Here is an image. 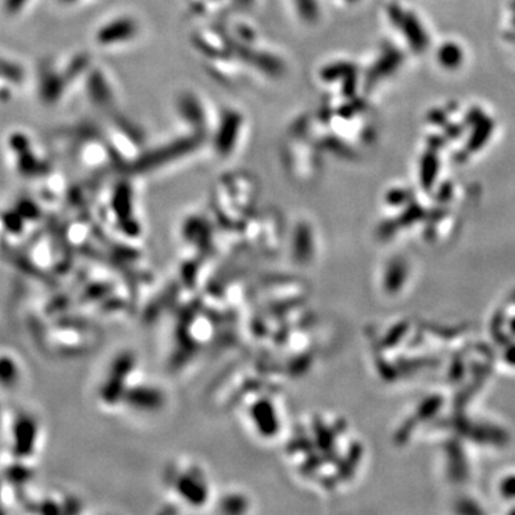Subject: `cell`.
<instances>
[{"label": "cell", "instance_id": "obj_2", "mask_svg": "<svg viewBox=\"0 0 515 515\" xmlns=\"http://www.w3.org/2000/svg\"><path fill=\"white\" fill-rule=\"evenodd\" d=\"M4 153L12 172L22 179H43L52 172V161L31 132L14 127L4 135Z\"/></svg>", "mask_w": 515, "mask_h": 515}, {"label": "cell", "instance_id": "obj_4", "mask_svg": "<svg viewBox=\"0 0 515 515\" xmlns=\"http://www.w3.org/2000/svg\"><path fill=\"white\" fill-rule=\"evenodd\" d=\"M28 74L18 60L0 53V103H9L25 85Z\"/></svg>", "mask_w": 515, "mask_h": 515}, {"label": "cell", "instance_id": "obj_8", "mask_svg": "<svg viewBox=\"0 0 515 515\" xmlns=\"http://www.w3.org/2000/svg\"><path fill=\"white\" fill-rule=\"evenodd\" d=\"M502 495L509 498H515V476L505 478L502 484Z\"/></svg>", "mask_w": 515, "mask_h": 515}, {"label": "cell", "instance_id": "obj_5", "mask_svg": "<svg viewBox=\"0 0 515 515\" xmlns=\"http://www.w3.org/2000/svg\"><path fill=\"white\" fill-rule=\"evenodd\" d=\"M25 381V365L11 351H0V389L12 392L21 388Z\"/></svg>", "mask_w": 515, "mask_h": 515}, {"label": "cell", "instance_id": "obj_3", "mask_svg": "<svg viewBox=\"0 0 515 515\" xmlns=\"http://www.w3.org/2000/svg\"><path fill=\"white\" fill-rule=\"evenodd\" d=\"M142 23L134 13L122 11L106 16L92 31V43L102 52H118L139 42Z\"/></svg>", "mask_w": 515, "mask_h": 515}, {"label": "cell", "instance_id": "obj_1", "mask_svg": "<svg viewBox=\"0 0 515 515\" xmlns=\"http://www.w3.org/2000/svg\"><path fill=\"white\" fill-rule=\"evenodd\" d=\"M92 60L83 52L55 55L40 60L33 74L35 98L45 109H57L83 85Z\"/></svg>", "mask_w": 515, "mask_h": 515}, {"label": "cell", "instance_id": "obj_7", "mask_svg": "<svg viewBox=\"0 0 515 515\" xmlns=\"http://www.w3.org/2000/svg\"><path fill=\"white\" fill-rule=\"evenodd\" d=\"M52 2L55 6L59 7L62 11L79 12L103 4L105 0H52Z\"/></svg>", "mask_w": 515, "mask_h": 515}, {"label": "cell", "instance_id": "obj_6", "mask_svg": "<svg viewBox=\"0 0 515 515\" xmlns=\"http://www.w3.org/2000/svg\"><path fill=\"white\" fill-rule=\"evenodd\" d=\"M39 0H0V13L9 21H18L31 13Z\"/></svg>", "mask_w": 515, "mask_h": 515}]
</instances>
